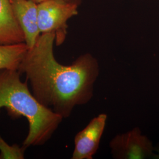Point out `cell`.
<instances>
[{"instance_id":"6da1fadb","label":"cell","mask_w":159,"mask_h":159,"mask_svg":"<svg viewBox=\"0 0 159 159\" xmlns=\"http://www.w3.org/2000/svg\"><path fill=\"white\" fill-rule=\"evenodd\" d=\"M55 40L54 33L40 34L18 71L25 74L35 97L64 119L75 107L91 100L100 67L90 54L80 56L71 65L61 64L54 55Z\"/></svg>"},{"instance_id":"7a4b0ae2","label":"cell","mask_w":159,"mask_h":159,"mask_svg":"<svg viewBox=\"0 0 159 159\" xmlns=\"http://www.w3.org/2000/svg\"><path fill=\"white\" fill-rule=\"evenodd\" d=\"M20 74L17 70H0V108L5 107L10 114L27 120L29 133L23 143V148H26L47 142L63 117L35 97L27 82L21 80Z\"/></svg>"},{"instance_id":"3957f363","label":"cell","mask_w":159,"mask_h":159,"mask_svg":"<svg viewBox=\"0 0 159 159\" xmlns=\"http://www.w3.org/2000/svg\"><path fill=\"white\" fill-rule=\"evenodd\" d=\"M78 4L67 0H44L37 4L38 25L41 34L54 33L57 46L67 33V21L78 14Z\"/></svg>"},{"instance_id":"277c9868","label":"cell","mask_w":159,"mask_h":159,"mask_svg":"<svg viewBox=\"0 0 159 159\" xmlns=\"http://www.w3.org/2000/svg\"><path fill=\"white\" fill-rule=\"evenodd\" d=\"M109 146L114 159H143L154 156L152 143L139 127L117 134Z\"/></svg>"},{"instance_id":"5b68a950","label":"cell","mask_w":159,"mask_h":159,"mask_svg":"<svg viewBox=\"0 0 159 159\" xmlns=\"http://www.w3.org/2000/svg\"><path fill=\"white\" fill-rule=\"evenodd\" d=\"M107 119L106 114H98L76 134L71 159H93L99 148Z\"/></svg>"},{"instance_id":"8992f818","label":"cell","mask_w":159,"mask_h":159,"mask_svg":"<svg viewBox=\"0 0 159 159\" xmlns=\"http://www.w3.org/2000/svg\"><path fill=\"white\" fill-rule=\"evenodd\" d=\"M17 22L23 30L29 48L36 43L40 33L38 25L37 3L31 0H10Z\"/></svg>"},{"instance_id":"52a82bcc","label":"cell","mask_w":159,"mask_h":159,"mask_svg":"<svg viewBox=\"0 0 159 159\" xmlns=\"http://www.w3.org/2000/svg\"><path fill=\"white\" fill-rule=\"evenodd\" d=\"M25 43L23 30L17 22L10 0H0V44Z\"/></svg>"},{"instance_id":"ba28073f","label":"cell","mask_w":159,"mask_h":159,"mask_svg":"<svg viewBox=\"0 0 159 159\" xmlns=\"http://www.w3.org/2000/svg\"><path fill=\"white\" fill-rule=\"evenodd\" d=\"M29 47L25 43L3 45L0 44V70H18Z\"/></svg>"},{"instance_id":"9c48e42d","label":"cell","mask_w":159,"mask_h":159,"mask_svg":"<svg viewBox=\"0 0 159 159\" xmlns=\"http://www.w3.org/2000/svg\"><path fill=\"white\" fill-rule=\"evenodd\" d=\"M25 149L17 145H9L0 136V159H24Z\"/></svg>"},{"instance_id":"30bf717a","label":"cell","mask_w":159,"mask_h":159,"mask_svg":"<svg viewBox=\"0 0 159 159\" xmlns=\"http://www.w3.org/2000/svg\"><path fill=\"white\" fill-rule=\"evenodd\" d=\"M31 1H33L35 2H36V3L38 4V3L41 2H42V1H44V0H31Z\"/></svg>"},{"instance_id":"8fae6325","label":"cell","mask_w":159,"mask_h":159,"mask_svg":"<svg viewBox=\"0 0 159 159\" xmlns=\"http://www.w3.org/2000/svg\"><path fill=\"white\" fill-rule=\"evenodd\" d=\"M67 1H70V2H73L77 3V1H78V0H67Z\"/></svg>"}]
</instances>
